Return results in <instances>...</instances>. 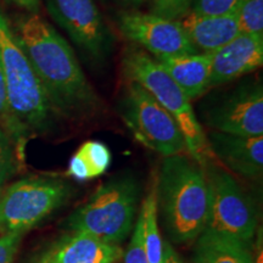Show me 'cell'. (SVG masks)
I'll return each instance as SVG.
<instances>
[{"label": "cell", "instance_id": "obj_7", "mask_svg": "<svg viewBox=\"0 0 263 263\" xmlns=\"http://www.w3.org/2000/svg\"><path fill=\"white\" fill-rule=\"evenodd\" d=\"M118 112L138 143L162 156L186 153L176 121L149 91L128 81L118 100Z\"/></svg>", "mask_w": 263, "mask_h": 263}, {"label": "cell", "instance_id": "obj_17", "mask_svg": "<svg viewBox=\"0 0 263 263\" xmlns=\"http://www.w3.org/2000/svg\"><path fill=\"white\" fill-rule=\"evenodd\" d=\"M193 263H254V254L248 242L205 229L196 238Z\"/></svg>", "mask_w": 263, "mask_h": 263}, {"label": "cell", "instance_id": "obj_30", "mask_svg": "<svg viewBox=\"0 0 263 263\" xmlns=\"http://www.w3.org/2000/svg\"><path fill=\"white\" fill-rule=\"evenodd\" d=\"M134 3H141V2H144V0H133Z\"/></svg>", "mask_w": 263, "mask_h": 263}, {"label": "cell", "instance_id": "obj_22", "mask_svg": "<svg viewBox=\"0 0 263 263\" xmlns=\"http://www.w3.org/2000/svg\"><path fill=\"white\" fill-rule=\"evenodd\" d=\"M0 123L3 124V127L11 134V137L14 138L20 149L24 151L26 139L22 137V134L20 133L17 126H16L14 118H12L11 114L9 110V103H8V93H6V84H5V78L4 73H3L2 64H0Z\"/></svg>", "mask_w": 263, "mask_h": 263}, {"label": "cell", "instance_id": "obj_18", "mask_svg": "<svg viewBox=\"0 0 263 263\" xmlns=\"http://www.w3.org/2000/svg\"><path fill=\"white\" fill-rule=\"evenodd\" d=\"M111 162L112 155L110 149L101 141L89 140L82 144L71 157L66 173L78 182H85L103 176Z\"/></svg>", "mask_w": 263, "mask_h": 263}, {"label": "cell", "instance_id": "obj_28", "mask_svg": "<svg viewBox=\"0 0 263 263\" xmlns=\"http://www.w3.org/2000/svg\"><path fill=\"white\" fill-rule=\"evenodd\" d=\"M16 4L25 8L28 12H38L41 0H12Z\"/></svg>", "mask_w": 263, "mask_h": 263}, {"label": "cell", "instance_id": "obj_20", "mask_svg": "<svg viewBox=\"0 0 263 263\" xmlns=\"http://www.w3.org/2000/svg\"><path fill=\"white\" fill-rule=\"evenodd\" d=\"M24 161V151L20 149L11 134L0 123V193L5 184L17 172Z\"/></svg>", "mask_w": 263, "mask_h": 263}, {"label": "cell", "instance_id": "obj_9", "mask_svg": "<svg viewBox=\"0 0 263 263\" xmlns=\"http://www.w3.org/2000/svg\"><path fill=\"white\" fill-rule=\"evenodd\" d=\"M117 28L124 38L153 54L155 59L197 52L186 37L179 20L132 10L122 11L117 16Z\"/></svg>", "mask_w": 263, "mask_h": 263}, {"label": "cell", "instance_id": "obj_19", "mask_svg": "<svg viewBox=\"0 0 263 263\" xmlns=\"http://www.w3.org/2000/svg\"><path fill=\"white\" fill-rule=\"evenodd\" d=\"M144 248L149 263H162L163 241L159 229V212L156 201V184L147 194L141 209Z\"/></svg>", "mask_w": 263, "mask_h": 263}, {"label": "cell", "instance_id": "obj_24", "mask_svg": "<svg viewBox=\"0 0 263 263\" xmlns=\"http://www.w3.org/2000/svg\"><path fill=\"white\" fill-rule=\"evenodd\" d=\"M123 263H149L146 257L145 248H144L141 213L138 215L136 224H134L133 235H132L129 245H128L123 256Z\"/></svg>", "mask_w": 263, "mask_h": 263}, {"label": "cell", "instance_id": "obj_1", "mask_svg": "<svg viewBox=\"0 0 263 263\" xmlns=\"http://www.w3.org/2000/svg\"><path fill=\"white\" fill-rule=\"evenodd\" d=\"M11 27L59 117L85 120L101 110L70 44L48 21L26 12Z\"/></svg>", "mask_w": 263, "mask_h": 263}, {"label": "cell", "instance_id": "obj_3", "mask_svg": "<svg viewBox=\"0 0 263 263\" xmlns=\"http://www.w3.org/2000/svg\"><path fill=\"white\" fill-rule=\"evenodd\" d=\"M0 64L5 78L9 110L20 133L25 139L33 134L47 133L55 126L59 115L2 9Z\"/></svg>", "mask_w": 263, "mask_h": 263}, {"label": "cell", "instance_id": "obj_5", "mask_svg": "<svg viewBox=\"0 0 263 263\" xmlns=\"http://www.w3.org/2000/svg\"><path fill=\"white\" fill-rule=\"evenodd\" d=\"M140 188L132 174L114 177L66 219L72 232L93 236L107 244L118 245L134 228Z\"/></svg>", "mask_w": 263, "mask_h": 263}, {"label": "cell", "instance_id": "obj_8", "mask_svg": "<svg viewBox=\"0 0 263 263\" xmlns=\"http://www.w3.org/2000/svg\"><path fill=\"white\" fill-rule=\"evenodd\" d=\"M203 170L211 194L206 229L251 244L257 232V213L251 199L223 167L210 162Z\"/></svg>", "mask_w": 263, "mask_h": 263}, {"label": "cell", "instance_id": "obj_10", "mask_svg": "<svg viewBox=\"0 0 263 263\" xmlns=\"http://www.w3.org/2000/svg\"><path fill=\"white\" fill-rule=\"evenodd\" d=\"M49 14L90 59L101 61L111 50V34L94 0H47Z\"/></svg>", "mask_w": 263, "mask_h": 263}, {"label": "cell", "instance_id": "obj_21", "mask_svg": "<svg viewBox=\"0 0 263 263\" xmlns=\"http://www.w3.org/2000/svg\"><path fill=\"white\" fill-rule=\"evenodd\" d=\"M238 20L241 33L263 34V0H242Z\"/></svg>", "mask_w": 263, "mask_h": 263}, {"label": "cell", "instance_id": "obj_11", "mask_svg": "<svg viewBox=\"0 0 263 263\" xmlns=\"http://www.w3.org/2000/svg\"><path fill=\"white\" fill-rule=\"evenodd\" d=\"M205 122L212 130L244 137L263 136V88L248 82L206 108Z\"/></svg>", "mask_w": 263, "mask_h": 263}, {"label": "cell", "instance_id": "obj_29", "mask_svg": "<svg viewBox=\"0 0 263 263\" xmlns=\"http://www.w3.org/2000/svg\"><path fill=\"white\" fill-rule=\"evenodd\" d=\"M257 242H256V252L254 257V263H263V235L262 229H258L257 233Z\"/></svg>", "mask_w": 263, "mask_h": 263}, {"label": "cell", "instance_id": "obj_12", "mask_svg": "<svg viewBox=\"0 0 263 263\" xmlns=\"http://www.w3.org/2000/svg\"><path fill=\"white\" fill-rule=\"evenodd\" d=\"M121 255L118 245L70 230L43 246L31 263H116Z\"/></svg>", "mask_w": 263, "mask_h": 263}, {"label": "cell", "instance_id": "obj_15", "mask_svg": "<svg viewBox=\"0 0 263 263\" xmlns=\"http://www.w3.org/2000/svg\"><path fill=\"white\" fill-rule=\"evenodd\" d=\"M179 21L197 52L212 54L241 33L238 12L227 15H199L189 11Z\"/></svg>", "mask_w": 263, "mask_h": 263}, {"label": "cell", "instance_id": "obj_23", "mask_svg": "<svg viewBox=\"0 0 263 263\" xmlns=\"http://www.w3.org/2000/svg\"><path fill=\"white\" fill-rule=\"evenodd\" d=\"M242 0H193L190 11L199 15H227L238 12Z\"/></svg>", "mask_w": 263, "mask_h": 263}, {"label": "cell", "instance_id": "obj_6", "mask_svg": "<svg viewBox=\"0 0 263 263\" xmlns=\"http://www.w3.org/2000/svg\"><path fill=\"white\" fill-rule=\"evenodd\" d=\"M71 183L60 177L33 176L16 180L0 193V234L25 233L73 196Z\"/></svg>", "mask_w": 263, "mask_h": 263}, {"label": "cell", "instance_id": "obj_16", "mask_svg": "<svg viewBox=\"0 0 263 263\" xmlns=\"http://www.w3.org/2000/svg\"><path fill=\"white\" fill-rule=\"evenodd\" d=\"M189 100L202 97L210 89L211 54L195 52L174 58L155 59Z\"/></svg>", "mask_w": 263, "mask_h": 263}, {"label": "cell", "instance_id": "obj_25", "mask_svg": "<svg viewBox=\"0 0 263 263\" xmlns=\"http://www.w3.org/2000/svg\"><path fill=\"white\" fill-rule=\"evenodd\" d=\"M193 0H151L153 14L170 20H180L190 11Z\"/></svg>", "mask_w": 263, "mask_h": 263}, {"label": "cell", "instance_id": "obj_2", "mask_svg": "<svg viewBox=\"0 0 263 263\" xmlns=\"http://www.w3.org/2000/svg\"><path fill=\"white\" fill-rule=\"evenodd\" d=\"M156 201L171 241L196 240L207 227L211 202L203 167L188 153L164 157L156 182Z\"/></svg>", "mask_w": 263, "mask_h": 263}, {"label": "cell", "instance_id": "obj_4", "mask_svg": "<svg viewBox=\"0 0 263 263\" xmlns=\"http://www.w3.org/2000/svg\"><path fill=\"white\" fill-rule=\"evenodd\" d=\"M122 71L127 81L141 85L172 116L185 141L186 153L196 162L203 167L215 161L190 100L155 58L138 47H128L122 55Z\"/></svg>", "mask_w": 263, "mask_h": 263}, {"label": "cell", "instance_id": "obj_26", "mask_svg": "<svg viewBox=\"0 0 263 263\" xmlns=\"http://www.w3.org/2000/svg\"><path fill=\"white\" fill-rule=\"evenodd\" d=\"M24 233H3L0 234V263H14Z\"/></svg>", "mask_w": 263, "mask_h": 263}, {"label": "cell", "instance_id": "obj_14", "mask_svg": "<svg viewBox=\"0 0 263 263\" xmlns=\"http://www.w3.org/2000/svg\"><path fill=\"white\" fill-rule=\"evenodd\" d=\"M215 159L236 174L257 179L263 171V136L244 137L212 130L206 134Z\"/></svg>", "mask_w": 263, "mask_h": 263}, {"label": "cell", "instance_id": "obj_31", "mask_svg": "<svg viewBox=\"0 0 263 263\" xmlns=\"http://www.w3.org/2000/svg\"><path fill=\"white\" fill-rule=\"evenodd\" d=\"M128 2H133V0H128Z\"/></svg>", "mask_w": 263, "mask_h": 263}, {"label": "cell", "instance_id": "obj_27", "mask_svg": "<svg viewBox=\"0 0 263 263\" xmlns=\"http://www.w3.org/2000/svg\"><path fill=\"white\" fill-rule=\"evenodd\" d=\"M162 263H184L179 255L177 254L176 250L171 245V242H164L163 244V256Z\"/></svg>", "mask_w": 263, "mask_h": 263}, {"label": "cell", "instance_id": "obj_13", "mask_svg": "<svg viewBox=\"0 0 263 263\" xmlns=\"http://www.w3.org/2000/svg\"><path fill=\"white\" fill-rule=\"evenodd\" d=\"M263 64V34L240 33L238 37L211 54L210 87L235 81Z\"/></svg>", "mask_w": 263, "mask_h": 263}]
</instances>
